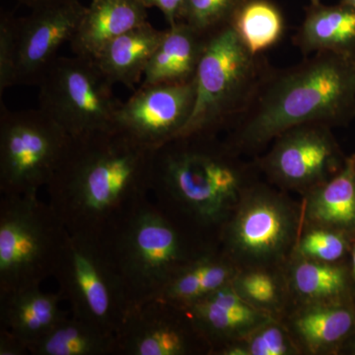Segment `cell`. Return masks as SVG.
I'll return each mask as SVG.
<instances>
[{
    "mask_svg": "<svg viewBox=\"0 0 355 355\" xmlns=\"http://www.w3.org/2000/svg\"><path fill=\"white\" fill-rule=\"evenodd\" d=\"M354 235L338 229L303 226L291 256L324 261L345 263L349 261Z\"/></svg>",
    "mask_w": 355,
    "mask_h": 355,
    "instance_id": "29",
    "label": "cell"
},
{
    "mask_svg": "<svg viewBox=\"0 0 355 355\" xmlns=\"http://www.w3.org/2000/svg\"><path fill=\"white\" fill-rule=\"evenodd\" d=\"M147 9L141 0H91L70 43L72 51L96 60L110 42L148 22Z\"/></svg>",
    "mask_w": 355,
    "mask_h": 355,
    "instance_id": "19",
    "label": "cell"
},
{
    "mask_svg": "<svg viewBox=\"0 0 355 355\" xmlns=\"http://www.w3.org/2000/svg\"><path fill=\"white\" fill-rule=\"evenodd\" d=\"M303 226L338 229L355 235V154L338 174L303 197Z\"/></svg>",
    "mask_w": 355,
    "mask_h": 355,
    "instance_id": "22",
    "label": "cell"
},
{
    "mask_svg": "<svg viewBox=\"0 0 355 355\" xmlns=\"http://www.w3.org/2000/svg\"><path fill=\"white\" fill-rule=\"evenodd\" d=\"M343 3L347 4V6L354 7L355 9V0H340Z\"/></svg>",
    "mask_w": 355,
    "mask_h": 355,
    "instance_id": "37",
    "label": "cell"
},
{
    "mask_svg": "<svg viewBox=\"0 0 355 355\" xmlns=\"http://www.w3.org/2000/svg\"><path fill=\"white\" fill-rule=\"evenodd\" d=\"M62 292H44L26 287L0 296V330L15 336L26 347L69 317L62 308Z\"/></svg>",
    "mask_w": 355,
    "mask_h": 355,
    "instance_id": "18",
    "label": "cell"
},
{
    "mask_svg": "<svg viewBox=\"0 0 355 355\" xmlns=\"http://www.w3.org/2000/svg\"><path fill=\"white\" fill-rule=\"evenodd\" d=\"M231 284L250 305L277 319H284L291 309L284 266L238 268Z\"/></svg>",
    "mask_w": 355,
    "mask_h": 355,
    "instance_id": "27",
    "label": "cell"
},
{
    "mask_svg": "<svg viewBox=\"0 0 355 355\" xmlns=\"http://www.w3.org/2000/svg\"><path fill=\"white\" fill-rule=\"evenodd\" d=\"M0 195L39 193L67 155L72 137L43 110L0 106Z\"/></svg>",
    "mask_w": 355,
    "mask_h": 355,
    "instance_id": "9",
    "label": "cell"
},
{
    "mask_svg": "<svg viewBox=\"0 0 355 355\" xmlns=\"http://www.w3.org/2000/svg\"><path fill=\"white\" fill-rule=\"evenodd\" d=\"M331 128L307 123L286 130L257 159V168L280 190L304 197L338 174L347 160Z\"/></svg>",
    "mask_w": 355,
    "mask_h": 355,
    "instance_id": "11",
    "label": "cell"
},
{
    "mask_svg": "<svg viewBox=\"0 0 355 355\" xmlns=\"http://www.w3.org/2000/svg\"><path fill=\"white\" fill-rule=\"evenodd\" d=\"M311 4H319L321 3V0H310Z\"/></svg>",
    "mask_w": 355,
    "mask_h": 355,
    "instance_id": "38",
    "label": "cell"
},
{
    "mask_svg": "<svg viewBox=\"0 0 355 355\" xmlns=\"http://www.w3.org/2000/svg\"><path fill=\"white\" fill-rule=\"evenodd\" d=\"M228 25L254 55L275 46L286 31L282 11L270 0H244Z\"/></svg>",
    "mask_w": 355,
    "mask_h": 355,
    "instance_id": "26",
    "label": "cell"
},
{
    "mask_svg": "<svg viewBox=\"0 0 355 355\" xmlns=\"http://www.w3.org/2000/svg\"><path fill=\"white\" fill-rule=\"evenodd\" d=\"M249 166L217 135L177 137L156 149L155 202L212 237L253 183Z\"/></svg>",
    "mask_w": 355,
    "mask_h": 355,
    "instance_id": "3",
    "label": "cell"
},
{
    "mask_svg": "<svg viewBox=\"0 0 355 355\" xmlns=\"http://www.w3.org/2000/svg\"><path fill=\"white\" fill-rule=\"evenodd\" d=\"M244 0H187L186 18L193 29L209 37L225 27Z\"/></svg>",
    "mask_w": 355,
    "mask_h": 355,
    "instance_id": "30",
    "label": "cell"
},
{
    "mask_svg": "<svg viewBox=\"0 0 355 355\" xmlns=\"http://www.w3.org/2000/svg\"><path fill=\"white\" fill-rule=\"evenodd\" d=\"M18 18L2 13L0 18V93L16 85Z\"/></svg>",
    "mask_w": 355,
    "mask_h": 355,
    "instance_id": "31",
    "label": "cell"
},
{
    "mask_svg": "<svg viewBox=\"0 0 355 355\" xmlns=\"http://www.w3.org/2000/svg\"><path fill=\"white\" fill-rule=\"evenodd\" d=\"M272 67L227 25L207 39L195 76L193 112L178 137L218 135L246 111Z\"/></svg>",
    "mask_w": 355,
    "mask_h": 355,
    "instance_id": "5",
    "label": "cell"
},
{
    "mask_svg": "<svg viewBox=\"0 0 355 355\" xmlns=\"http://www.w3.org/2000/svg\"><path fill=\"white\" fill-rule=\"evenodd\" d=\"M147 8H158L169 26L184 22L186 18L187 0H141Z\"/></svg>",
    "mask_w": 355,
    "mask_h": 355,
    "instance_id": "32",
    "label": "cell"
},
{
    "mask_svg": "<svg viewBox=\"0 0 355 355\" xmlns=\"http://www.w3.org/2000/svg\"><path fill=\"white\" fill-rule=\"evenodd\" d=\"M354 118L355 57L317 53L293 67L270 69L224 142L238 155H254L292 128L343 127Z\"/></svg>",
    "mask_w": 355,
    "mask_h": 355,
    "instance_id": "2",
    "label": "cell"
},
{
    "mask_svg": "<svg viewBox=\"0 0 355 355\" xmlns=\"http://www.w3.org/2000/svg\"><path fill=\"white\" fill-rule=\"evenodd\" d=\"M342 354L355 355V331L343 347Z\"/></svg>",
    "mask_w": 355,
    "mask_h": 355,
    "instance_id": "36",
    "label": "cell"
},
{
    "mask_svg": "<svg viewBox=\"0 0 355 355\" xmlns=\"http://www.w3.org/2000/svg\"><path fill=\"white\" fill-rule=\"evenodd\" d=\"M207 39L187 22L169 26L147 67L142 84L193 80Z\"/></svg>",
    "mask_w": 355,
    "mask_h": 355,
    "instance_id": "21",
    "label": "cell"
},
{
    "mask_svg": "<svg viewBox=\"0 0 355 355\" xmlns=\"http://www.w3.org/2000/svg\"><path fill=\"white\" fill-rule=\"evenodd\" d=\"M107 236L130 307L157 299L183 266L216 246L210 236L149 198Z\"/></svg>",
    "mask_w": 355,
    "mask_h": 355,
    "instance_id": "4",
    "label": "cell"
},
{
    "mask_svg": "<svg viewBox=\"0 0 355 355\" xmlns=\"http://www.w3.org/2000/svg\"><path fill=\"white\" fill-rule=\"evenodd\" d=\"M95 58L58 57L39 83V108L72 139L114 130L121 104Z\"/></svg>",
    "mask_w": 355,
    "mask_h": 355,
    "instance_id": "10",
    "label": "cell"
},
{
    "mask_svg": "<svg viewBox=\"0 0 355 355\" xmlns=\"http://www.w3.org/2000/svg\"><path fill=\"white\" fill-rule=\"evenodd\" d=\"M186 310L162 299L130 306L116 334V355L209 354Z\"/></svg>",
    "mask_w": 355,
    "mask_h": 355,
    "instance_id": "12",
    "label": "cell"
},
{
    "mask_svg": "<svg viewBox=\"0 0 355 355\" xmlns=\"http://www.w3.org/2000/svg\"><path fill=\"white\" fill-rule=\"evenodd\" d=\"M196 99L195 79L189 83L141 86L123 102L116 130L158 149L177 139L190 119Z\"/></svg>",
    "mask_w": 355,
    "mask_h": 355,
    "instance_id": "13",
    "label": "cell"
},
{
    "mask_svg": "<svg viewBox=\"0 0 355 355\" xmlns=\"http://www.w3.org/2000/svg\"><path fill=\"white\" fill-rule=\"evenodd\" d=\"M29 354L27 347L19 340L0 330V355H25Z\"/></svg>",
    "mask_w": 355,
    "mask_h": 355,
    "instance_id": "33",
    "label": "cell"
},
{
    "mask_svg": "<svg viewBox=\"0 0 355 355\" xmlns=\"http://www.w3.org/2000/svg\"><path fill=\"white\" fill-rule=\"evenodd\" d=\"M67 234L39 193L0 195V296L53 277Z\"/></svg>",
    "mask_w": 355,
    "mask_h": 355,
    "instance_id": "6",
    "label": "cell"
},
{
    "mask_svg": "<svg viewBox=\"0 0 355 355\" xmlns=\"http://www.w3.org/2000/svg\"><path fill=\"white\" fill-rule=\"evenodd\" d=\"M53 277L71 316L116 336L130 301L107 234L69 232Z\"/></svg>",
    "mask_w": 355,
    "mask_h": 355,
    "instance_id": "7",
    "label": "cell"
},
{
    "mask_svg": "<svg viewBox=\"0 0 355 355\" xmlns=\"http://www.w3.org/2000/svg\"><path fill=\"white\" fill-rule=\"evenodd\" d=\"M182 308L209 345V354L275 318L246 302L231 282Z\"/></svg>",
    "mask_w": 355,
    "mask_h": 355,
    "instance_id": "15",
    "label": "cell"
},
{
    "mask_svg": "<svg viewBox=\"0 0 355 355\" xmlns=\"http://www.w3.org/2000/svg\"><path fill=\"white\" fill-rule=\"evenodd\" d=\"M349 266L350 275H352V284H354L355 291V235L354 238V242H352V249H350Z\"/></svg>",
    "mask_w": 355,
    "mask_h": 355,
    "instance_id": "35",
    "label": "cell"
},
{
    "mask_svg": "<svg viewBox=\"0 0 355 355\" xmlns=\"http://www.w3.org/2000/svg\"><path fill=\"white\" fill-rule=\"evenodd\" d=\"M302 228V205L253 182L222 226L218 245L238 268H284Z\"/></svg>",
    "mask_w": 355,
    "mask_h": 355,
    "instance_id": "8",
    "label": "cell"
},
{
    "mask_svg": "<svg viewBox=\"0 0 355 355\" xmlns=\"http://www.w3.org/2000/svg\"><path fill=\"white\" fill-rule=\"evenodd\" d=\"M163 34L147 22L110 42L96 62L112 83L132 89L144 76Z\"/></svg>",
    "mask_w": 355,
    "mask_h": 355,
    "instance_id": "23",
    "label": "cell"
},
{
    "mask_svg": "<svg viewBox=\"0 0 355 355\" xmlns=\"http://www.w3.org/2000/svg\"><path fill=\"white\" fill-rule=\"evenodd\" d=\"M15 1L34 10V9L42 8V7L69 3V2L80 1V0H15Z\"/></svg>",
    "mask_w": 355,
    "mask_h": 355,
    "instance_id": "34",
    "label": "cell"
},
{
    "mask_svg": "<svg viewBox=\"0 0 355 355\" xmlns=\"http://www.w3.org/2000/svg\"><path fill=\"white\" fill-rule=\"evenodd\" d=\"M86 7L80 1L34 9L18 18L16 84L39 85L62 44L71 43Z\"/></svg>",
    "mask_w": 355,
    "mask_h": 355,
    "instance_id": "14",
    "label": "cell"
},
{
    "mask_svg": "<svg viewBox=\"0 0 355 355\" xmlns=\"http://www.w3.org/2000/svg\"><path fill=\"white\" fill-rule=\"evenodd\" d=\"M284 275L291 308L355 303L349 261L324 263L291 256L284 266Z\"/></svg>",
    "mask_w": 355,
    "mask_h": 355,
    "instance_id": "17",
    "label": "cell"
},
{
    "mask_svg": "<svg viewBox=\"0 0 355 355\" xmlns=\"http://www.w3.org/2000/svg\"><path fill=\"white\" fill-rule=\"evenodd\" d=\"M218 247L210 248L183 266L157 299L187 307L230 284L238 268Z\"/></svg>",
    "mask_w": 355,
    "mask_h": 355,
    "instance_id": "24",
    "label": "cell"
},
{
    "mask_svg": "<svg viewBox=\"0 0 355 355\" xmlns=\"http://www.w3.org/2000/svg\"><path fill=\"white\" fill-rule=\"evenodd\" d=\"M31 355H116V336L69 315L28 347Z\"/></svg>",
    "mask_w": 355,
    "mask_h": 355,
    "instance_id": "25",
    "label": "cell"
},
{
    "mask_svg": "<svg viewBox=\"0 0 355 355\" xmlns=\"http://www.w3.org/2000/svg\"><path fill=\"white\" fill-rule=\"evenodd\" d=\"M155 153L116 128L73 139L49 205L69 232L108 234L149 198Z\"/></svg>",
    "mask_w": 355,
    "mask_h": 355,
    "instance_id": "1",
    "label": "cell"
},
{
    "mask_svg": "<svg viewBox=\"0 0 355 355\" xmlns=\"http://www.w3.org/2000/svg\"><path fill=\"white\" fill-rule=\"evenodd\" d=\"M282 321L302 354H342L355 331V303L295 306Z\"/></svg>",
    "mask_w": 355,
    "mask_h": 355,
    "instance_id": "16",
    "label": "cell"
},
{
    "mask_svg": "<svg viewBox=\"0 0 355 355\" xmlns=\"http://www.w3.org/2000/svg\"><path fill=\"white\" fill-rule=\"evenodd\" d=\"M212 354L298 355L302 354V352L284 322L272 318Z\"/></svg>",
    "mask_w": 355,
    "mask_h": 355,
    "instance_id": "28",
    "label": "cell"
},
{
    "mask_svg": "<svg viewBox=\"0 0 355 355\" xmlns=\"http://www.w3.org/2000/svg\"><path fill=\"white\" fill-rule=\"evenodd\" d=\"M304 55L334 53L355 57V9L347 4H311L293 38Z\"/></svg>",
    "mask_w": 355,
    "mask_h": 355,
    "instance_id": "20",
    "label": "cell"
}]
</instances>
